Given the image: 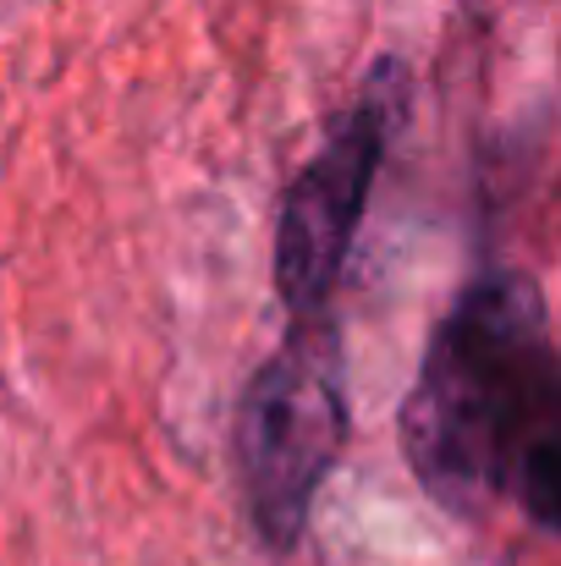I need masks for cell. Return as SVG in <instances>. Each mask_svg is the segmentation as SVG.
<instances>
[{"mask_svg": "<svg viewBox=\"0 0 561 566\" xmlns=\"http://www.w3.org/2000/svg\"><path fill=\"white\" fill-rule=\"evenodd\" d=\"M561 369L546 303L529 275H479L435 331L402 407V446L424 490L474 517L518 501L529 523H557Z\"/></svg>", "mask_w": 561, "mask_h": 566, "instance_id": "obj_1", "label": "cell"}, {"mask_svg": "<svg viewBox=\"0 0 561 566\" xmlns=\"http://www.w3.org/2000/svg\"><path fill=\"white\" fill-rule=\"evenodd\" d=\"M347 401H342V353L331 331L309 314L303 331L253 375L237 418V462L259 534L292 545L309 523V506L342 451Z\"/></svg>", "mask_w": 561, "mask_h": 566, "instance_id": "obj_2", "label": "cell"}, {"mask_svg": "<svg viewBox=\"0 0 561 566\" xmlns=\"http://www.w3.org/2000/svg\"><path fill=\"white\" fill-rule=\"evenodd\" d=\"M385 122H391L385 88H374L353 111V122L325 144V155L287 192L281 237H276V281H281V297L292 303V314H303V319L325 308V297L347 264L353 231L364 220V203L374 188V166L385 149Z\"/></svg>", "mask_w": 561, "mask_h": 566, "instance_id": "obj_3", "label": "cell"}]
</instances>
